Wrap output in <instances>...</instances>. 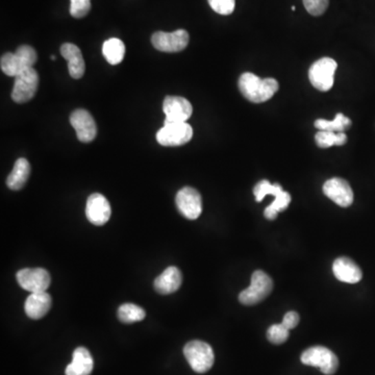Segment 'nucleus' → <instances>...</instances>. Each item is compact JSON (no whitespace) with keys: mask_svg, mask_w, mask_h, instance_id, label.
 I'll return each instance as SVG.
<instances>
[{"mask_svg":"<svg viewBox=\"0 0 375 375\" xmlns=\"http://www.w3.org/2000/svg\"><path fill=\"white\" fill-rule=\"evenodd\" d=\"M239 89L247 100L255 103H265L279 91V83L275 78H261L250 72L241 75Z\"/></svg>","mask_w":375,"mask_h":375,"instance_id":"obj_1","label":"nucleus"},{"mask_svg":"<svg viewBox=\"0 0 375 375\" xmlns=\"http://www.w3.org/2000/svg\"><path fill=\"white\" fill-rule=\"evenodd\" d=\"M38 60L36 50L32 46L22 45L16 52H8L0 60V68L8 76L16 78L26 69L32 68Z\"/></svg>","mask_w":375,"mask_h":375,"instance_id":"obj_2","label":"nucleus"},{"mask_svg":"<svg viewBox=\"0 0 375 375\" xmlns=\"http://www.w3.org/2000/svg\"><path fill=\"white\" fill-rule=\"evenodd\" d=\"M184 358L195 372H208L214 365V352L206 342L195 340V341L186 343L184 347Z\"/></svg>","mask_w":375,"mask_h":375,"instance_id":"obj_3","label":"nucleus"},{"mask_svg":"<svg viewBox=\"0 0 375 375\" xmlns=\"http://www.w3.org/2000/svg\"><path fill=\"white\" fill-rule=\"evenodd\" d=\"M273 289V281L264 271L257 270L251 277V283L247 289L239 295L242 305L253 306L264 300Z\"/></svg>","mask_w":375,"mask_h":375,"instance_id":"obj_4","label":"nucleus"},{"mask_svg":"<svg viewBox=\"0 0 375 375\" xmlns=\"http://www.w3.org/2000/svg\"><path fill=\"white\" fill-rule=\"evenodd\" d=\"M301 362L307 366L317 367L322 373L332 375L339 368V360L336 354L323 346L308 348L301 354Z\"/></svg>","mask_w":375,"mask_h":375,"instance_id":"obj_5","label":"nucleus"},{"mask_svg":"<svg viewBox=\"0 0 375 375\" xmlns=\"http://www.w3.org/2000/svg\"><path fill=\"white\" fill-rule=\"evenodd\" d=\"M193 129L186 122L164 123L157 133L158 143L166 147L182 146L191 141Z\"/></svg>","mask_w":375,"mask_h":375,"instance_id":"obj_6","label":"nucleus"},{"mask_svg":"<svg viewBox=\"0 0 375 375\" xmlns=\"http://www.w3.org/2000/svg\"><path fill=\"white\" fill-rule=\"evenodd\" d=\"M336 62L330 58H322L312 65L309 70V78L312 86L317 90L326 92L334 86Z\"/></svg>","mask_w":375,"mask_h":375,"instance_id":"obj_7","label":"nucleus"},{"mask_svg":"<svg viewBox=\"0 0 375 375\" xmlns=\"http://www.w3.org/2000/svg\"><path fill=\"white\" fill-rule=\"evenodd\" d=\"M39 87V74L32 68L26 69L15 78L12 99L17 103L32 100Z\"/></svg>","mask_w":375,"mask_h":375,"instance_id":"obj_8","label":"nucleus"},{"mask_svg":"<svg viewBox=\"0 0 375 375\" xmlns=\"http://www.w3.org/2000/svg\"><path fill=\"white\" fill-rule=\"evenodd\" d=\"M189 39V34L184 30L173 32H157L151 36V43L159 52H180L188 46Z\"/></svg>","mask_w":375,"mask_h":375,"instance_id":"obj_9","label":"nucleus"},{"mask_svg":"<svg viewBox=\"0 0 375 375\" xmlns=\"http://www.w3.org/2000/svg\"><path fill=\"white\" fill-rule=\"evenodd\" d=\"M176 206L180 214L189 220H195L202 212V200L200 192L191 188L184 186L176 194Z\"/></svg>","mask_w":375,"mask_h":375,"instance_id":"obj_10","label":"nucleus"},{"mask_svg":"<svg viewBox=\"0 0 375 375\" xmlns=\"http://www.w3.org/2000/svg\"><path fill=\"white\" fill-rule=\"evenodd\" d=\"M16 279L20 287L30 293L46 292L52 281L50 272L43 268L21 269L16 275Z\"/></svg>","mask_w":375,"mask_h":375,"instance_id":"obj_11","label":"nucleus"},{"mask_svg":"<svg viewBox=\"0 0 375 375\" xmlns=\"http://www.w3.org/2000/svg\"><path fill=\"white\" fill-rule=\"evenodd\" d=\"M70 123L76 131V137L83 143H90L96 138V122L86 109H75L70 115Z\"/></svg>","mask_w":375,"mask_h":375,"instance_id":"obj_12","label":"nucleus"},{"mask_svg":"<svg viewBox=\"0 0 375 375\" xmlns=\"http://www.w3.org/2000/svg\"><path fill=\"white\" fill-rule=\"evenodd\" d=\"M165 122H186L193 113V107L188 99L180 96H167L164 100Z\"/></svg>","mask_w":375,"mask_h":375,"instance_id":"obj_13","label":"nucleus"},{"mask_svg":"<svg viewBox=\"0 0 375 375\" xmlns=\"http://www.w3.org/2000/svg\"><path fill=\"white\" fill-rule=\"evenodd\" d=\"M323 193L342 208H348L354 202L352 186L343 178H334L325 182Z\"/></svg>","mask_w":375,"mask_h":375,"instance_id":"obj_14","label":"nucleus"},{"mask_svg":"<svg viewBox=\"0 0 375 375\" xmlns=\"http://www.w3.org/2000/svg\"><path fill=\"white\" fill-rule=\"evenodd\" d=\"M111 204L105 196L94 193L87 200L86 216L92 224L101 226L111 218Z\"/></svg>","mask_w":375,"mask_h":375,"instance_id":"obj_15","label":"nucleus"},{"mask_svg":"<svg viewBox=\"0 0 375 375\" xmlns=\"http://www.w3.org/2000/svg\"><path fill=\"white\" fill-rule=\"evenodd\" d=\"M52 296L47 292H36L30 293L26 298L24 310L30 319H41L50 312L52 308Z\"/></svg>","mask_w":375,"mask_h":375,"instance_id":"obj_16","label":"nucleus"},{"mask_svg":"<svg viewBox=\"0 0 375 375\" xmlns=\"http://www.w3.org/2000/svg\"><path fill=\"white\" fill-rule=\"evenodd\" d=\"M61 54L68 62L69 74L74 80H80L84 76L86 64L82 52L74 44L65 43L61 47Z\"/></svg>","mask_w":375,"mask_h":375,"instance_id":"obj_17","label":"nucleus"},{"mask_svg":"<svg viewBox=\"0 0 375 375\" xmlns=\"http://www.w3.org/2000/svg\"><path fill=\"white\" fill-rule=\"evenodd\" d=\"M332 271L334 277L343 283H356L363 277L360 267L350 257H342L336 259L332 265Z\"/></svg>","mask_w":375,"mask_h":375,"instance_id":"obj_18","label":"nucleus"},{"mask_svg":"<svg viewBox=\"0 0 375 375\" xmlns=\"http://www.w3.org/2000/svg\"><path fill=\"white\" fill-rule=\"evenodd\" d=\"M182 277L180 269L170 266L155 279L153 287L162 295L174 293L182 286Z\"/></svg>","mask_w":375,"mask_h":375,"instance_id":"obj_19","label":"nucleus"},{"mask_svg":"<svg viewBox=\"0 0 375 375\" xmlns=\"http://www.w3.org/2000/svg\"><path fill=\"white\" fill-rule=\"evenodd\" d=\"M94 367L92 356L87 348L78 347L73 352L72 362L67 366L66 375H90Z\"/></svg>","mask_w":375,"mask_h":375,"instance_id":"obj_20","label":"nucleus"},{"mask_svg":"<svg viewBox=\"0 0 375 375\" xmlns=\"http://www.w3.org/2000/svg\"><path fill=\"white\" fill-rule=\"evenodd\" d=\"M30 174V165L28 160L20 158L16 161L10 175L7 178V186L13 191L21 190L25 186Z\"/></svg>","mask_w":375,"mask_h":375,"instance_id":"obj_21","label":"nucleus"},{"mask_svg":"<svg viewBox=\"0 0 375 375\" xmlns=\"http://www.w3.org/2000/svg\"><path fill=\"white\" fill-rule=\"evenodd\" d=\"M103 54L109 64H120L125 58V43L120 39L111 38L103 43Z\"/></svg>","mask_w":375,"mask_h":375,"instance_id":"obj_22","label":"nucleus"},{"mask_svg":"<svg viewBox=\"0 0 375 375\" xmlns=\"http://www.w3.org/2000/svg\"><path fill=\"white\" fill-rule=\"evenodd\" d=\"M350 127H352V120L341 113L336 114L332 121L325 120V119H318L315 121V127L319 131L344 133Z\"/></svg>","mask_w":375,"mask_h":375,"instance_id":"obj_23","label":"nucleus"},{"mask_svg":"<svg viewBox=\"0 0 375 375\" xmlns=\"http://www.w3.org/2000/svg\"><path fill=\"white\" fill-rule=\"evenodd\" d=\"M316 144L320 148H330L332 146H342L347 142L345 133L319 131L315 136Z\"/></svg>","mask_w":375,"mask_h":375,"instance_id":"obj_24","label":"nucleus"},{"mask_svg":"<svg viewBox=\"0 0 375 375\" xmlns=\"http://www.w3.org/2000/svg\"><path fill=\"white\" fill-rule=\"evenodd\" d=\"M145 316V311L139 306L133 305V303H125L118 310V319L125 324L142 321Z\"/></svg>","mask_w":375,"mask_h":375,"instance_id":"obj_25","label":"nucleus"},{"mask_svg":"<svg viewBox=\"0 0 375 375\" xmlns=\"http://www.w3.org/2000/svg\"><path fill=\"white\" fill-rule=\"evenodd\" d=\"M283 192V190L281 184H272L268 180H261V182L255 184V189H253V194H255L257 202H261L267 195H272L277 197Z\"/></svg>","mask_w":375,"mask_h":375,"instance_id":"obj_26","label":"nucleus"},{"mask_svg":"<svg viewBox=\"0 0 375 375\" xmlns=\"http://www.w3.org/2000/svg\"><path fill=\"white\" fill-rule=\"evenodd\" d=\"M290 202H291V195L288 192L283 191L275 197V202L270 206H267L264 212L265 217L269 220H275L279 213L283 212L289 206Z\"/></svg>","mask_w":375,"mask_h":375,"instance_id":"obj_27","label":"nucleus"},{"mask_svg":"<svg viewBox=\"0 0 375 375\" xmlns=\"http://www.w3.org/2000/svg\"><path fill=\"white\" fill-rule=\"evenodd\" d=\"M289 330L283 324H273L267 330V338L273 344L285 343L289 338Z\"/></svg>","mask_w":375,"mask_h":375,"instance_id":"obj_28","label":"nucleus"},{"mask_svg":"<svg viewBox=\"0 0 375 375\" xmlns=\"http://www.w3.org/2000/svg\"><path fill=\"white\" fill-rule=\"evenodd\" d=\"M213 11L220 15H231L235 11L236 0H208Z\"/></svg>","mask_w":375,"mask_h":375,"instance_id":"obj_29","label":"nucleus"},{"mask_svg":"<svg viewBox=\"0 0 375 375\" xmlns=\"http://www.w3.org/2000/svg\"><path fill=\"white\" fill-rule=\"evenodd\" d=\"M70 14L74 18H83L88 15L91 10V0H70Z\"/></svg>","mask_w":375,"mask_h":375,"instance_id":"obj_30","label":"nucleus"},{"mask_svg":"<svg viewBox=\"0 0 375 375\" xmlns=\"http://www.w3.org/2000/svg\"><path fill=\"white\" fill-rule=\"evenodd\" d=\"M303 6L309 14L313 16H321L328 8L330 0H303Z\"/></svg>","mask_w":375,"mask_h":375,"instance_id":"obj_31","label":"nucleus"},{"mask_svg":"<svg viewBox=\"0 0 375 375\" xmlns=\"http://www.w3.org/2000/svg\"><path fill=\"white\" fill-rule=\"evenodd\" d=\"M298 323H299V315L296 312H289L286 314L283 322H281V324L289 330L295 328Z\"/></svg>","mask_w":375,"mask_h":375,"instance_id":"obj_32","label":"nucleus"},{"mask_svg":"<svg viewBox=\"0 0 375 375\" xmlns=\"http://www.w3.org/2000/svg\"><path fill=\"white\" fill-rule=\"evenodd\" d=\"M50 58H52V61H56V56H50Z\"/></svg>","mask_w":375,"mask_h":375,"instance_id":"obj_33","label":"nucleus"}]
</instances>
